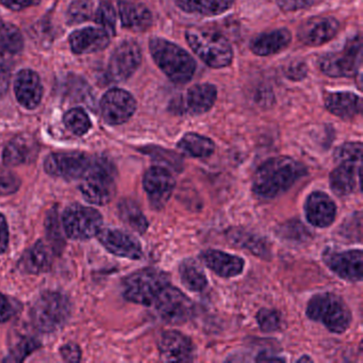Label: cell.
Listing matches in <instances>:
<instances>
[{"mask_svg":"<svg viewBox=\"0 0 363 363\" xmlns=\"http://www.w3.org/2000/svg\"><path fill=\"white\" fill-rule=\"evenodd\" d=\"M306 175L307 169L303 163L289 157H276L257 169L252 177V191L259 199H276Z\"/></svg>","mask_w":363,"mask_h":363,"instance_id":"6da1fadb","label":"cell"},{"mask_svg":"<svg viewBox=\"0 0 363 363\" xmlns=\"http://www.w3.org/2000/svg\"><path fill=\"white\" fill-rule=\"evenodd\" d=\"M150 50L159 69L174 84H186L196 72V61L177 44L162 38H152Z\"/></svg>","mask_w":363,"mask_h":363,"instance_id":"7a4b0ae2","label":"cell"},{"mask_svg":"<svg viewBox=\"0 0 363 363\" xmlns=\"http://www.w3.org/2000/svg\"><path fill=\"white\" fill-rule=\"evenodd\" d=\"M116 165L107 157L91 159L90 165L82 177L79 190L89 203L103 206L113 199L116 190Z\"/></svg>","mask_w":363,"mask_h":363,"instance_id":"3957f363","label":"cell"},{"mask_svg":"<svg viewBox=\"0 0 363 363\" xmlns=\"http://www.w3.org/2000/svg\"><path fill=\"white\" fill-rule=\"evenodd\" d=\"M186 40L191 50L212 69L229 67L233 50L228 40L213 29L191 27L186 30Z\"/></svg>","mask_w":363,"mask_h":363,"instance_id":"277c9868","label":"cell"},{"mask_svg":"<svg viewBox=\"0 0 363 363\" xmlns=\"http://www.w3.org/2000/svg\"><path fill=\"white\" fill-rule=\"evenodd\" d=\"M71 311V301L67 295L46 291L35 299L31 307V323L41 333H54L65 326Z\"/></svg>","mask_w":363,"mask_h":363,"instance_id":"5b68a950","label":"cell"},{"mask_svg":"<svg viewBox=\"0 0 363 363\" xmlns=\"http://www.w3.org/2000/svg\"><path fill=\"white\" fill-rule=\"evenodd\" d=\"M308 318L322 323L333 333H343L352 324V312L345 301L333 293L314 295L306 310Z\"/></svg>","mask_w":363,"mask_h":363,"instance_id":"8992f818","label":"cell"},{"mask_svg":"<svg viewBox=\"0 0 363 363\" xmlns=\"http://www.w3.org/2000/svg\"><path fill=\"white\" fill-rule=\"evenodd\" d=\"M169 284V276L160 269H140L124 280L123 295L131 303L152 306L163 288Z\"/></svg>","mask_w":363,"mask_h":363,"instance_id":"52a82bcc","label":"cell"},{"mask_svg":"<svg viewBox=\"0 0 363 363\" xmlns=\"http://www.w3.org/2000/svg\"><path fill=\"white\" fill-rule=\"evenodd\" d=\"M362 65V39L357 35L346 42L342 50L329 52L320 59L318 67L324 75L331 78H352Z\"/></svg>","mask_w":363,"mask_h":363,"instance_id":"ba28073f","label":"cell"},{"mask_svg":"<svg viewBox=\"0 0 363 363\" xmlns=\"http://www.w3.org/2000/svg\"><path fill=\"white\" fill-rule=\"evenodd\" d=\"M62 226L69 239L84 241L99 235L103 216L93 208L73 203L63 212Z\"/></svg>","mask_w":363,"mask_h":363,"instance_id":"9c48e42d","label":"cell"},{"mask_svg":"<svg viewBox=\"0 0 363 363\" xmlns=\"http://www.w3.org/2000/svg\"><path fill=\"white\" fill-rule=\"evenodd\" d=\"M154 305L159 316L167 324H184L193 315L192 301L169 284L161 291Z\"/></svg>","mask_w":363,"mask_h":363,"instance_id":"30bf717a","label":"cell"},{"mask_svg":"<svg viewBox=\"0 0 363 363\" xmlns=\"http://www.w3.org/2000/svg\"><path fill=\"white\" fill-rule=\"evenodd\" d=\"M142 62V52L135 41H124L114 50L107 75L110 82H123L130 78L139 69Z\"/></svg>","mask_w":363,"mask_h":363,"instance_id":"8fae6325","label":"cell"},{"mask_svg":"<svg viewBox=\"0 0 363 363\" xmlns=\"http://www.w3.org/2000/svg\"><path fill=\"white\" fill-rule=\"evenodd\" d=\"M90 162V157L84 152H56L46 158L44 169L55 177L76 180L84 175Z\"/></svg>","mask_w":363,"mask_h":363,"instance_id":"7c38bea8","label":"cell"},{"mask_svg":"<svg viewBox=\"0 0 363 363\" xmlns=\"http://www.w3.org/2000/svg\"><path fill=\"white\" fill-rule=\"evenodd\" d=\"M101 110L105 122L116 126L130 120L137 110V101L127 91L112 89L104 95Z\"/></svg>","mask_w":363,"mask_h":363,"instance_id":"4fadbf2b","label":"cell"},{"mask_svg":"<svg viewBox=\"0 0 363 363\" xmlns=\"http://www.w3.org/2000/svg\"><path fill=\"white\" fill-rule=\"evenodd\" d=\"M175 186V178L164 167H150L144 175V190L154 209L160 210L167 205L173 195Z\"/></svg>","mask_w":363,"mask_h":363,"instance_id":"5bb4252c","label":"cell"},{"mask_svg":"<svg viewBox=\"0 0 363 363\" xmlns=\"http://www.w3.org/2000/svg\"><path fill=\"white\" fill-rule=\"evenodd\" d=\"M325 264L335 275L347 281H361L363 277V254L361 250L333 252L328 250L323 256Z\"/></svg>","mask_w":363,"mask_h":363,"instance_id":"9a60e30c","label":"cell"},{"mask_svg":"<svg viewBox=\"0 0 363 363\" xmlns=\"http://www.w3.org/2000/svg\"><path fill=\"white\" fill-rule=\"evenodd\" d=\"M218 99V89L210 84H195L186 91L184 99L173 104L175 113L199 116L209 111Z\"/></svg>","mask_w":363,"mask_h":363,"instance_id":"2e32d148","label":"cell"},{"mask_svg":"<svg viewBox=\"0 0 363 363\" xmlns=\"http://www.w3.org/2000/svg\"><path fill=\"white\" fill-rule=\"evenodd\" d=\"M159 352L167 362H192L196 359V347L188 335L179 331H165L159 339Z\"/></svg>","mask_w":363,"mask_h":363,"instance_id":"e0dca14e","label":"cell"},{"mask_svg":"<svg viewBox=\"0 0 363 363\" xmlns=\"http://www.w3.org/2000/svg\"><path fill=\"white\" fill-rule=\"evenodd\" d=\"M339 27L335 18H311L299 26L297 38L303 45L316 48L331 41L337 35Z\"/></svg>","mask_w":363,"mask_h":363,"instance_id":"ac0fdd59","label":"cell"},{"mask_svg":"<svg viewBox=\"0 0 363 363\" xmlns=\"http://www.w3.org/2000/svg\"><path fill=\"white\" fill-rule=\"evenodd\" d=\"M97 237L104 247L116 256L131 260H138L143 256L140 242L120 229H101Z\"/></svg>","mask_w":363,"mask_h":363,"instance_id":"d6986e66","label":"cell"},{"mask_svg":"<svg viewBox=\"0 0 363 363\" xmlns=\"http://www.w3.org/2000/svg\"><path fill=\"white\" fill-rule=\"evenodd\" d=\"M306 218L312 226L326 228L333 225L337 216L335 201L324 192L311 193L306 199Z\"/></svg>","mask_w":363,"mask_h":363,"instance_id":"ffe728a7","label":"cell"},{"mask_svg":"<svg viewBox=\"0 0 363 363\" xmlns=\"http://www.w3.org/2000/svg\"><path fill=\"white\" fill-rule=\"evenodd\" d=\"M337 167L329 176L331 190L337 196L352 194L361 184L362 161H337Z\"/></svg>","mask_w":363,"mask_h":363,"instance_id":"44dd1931","label":"cell"},{"mask_svg":"<svg viewBox=\"0 0 363 363\" xmlns=\"http://www.w3.org/2000/svg\"><path fill=\"white\" fill-rule=\"evenodd\" d=\"M14 91L18 103L26 109H35L41 103L43 86L39 75L31 69H23L18 74Z\"/></svg>","mask_w":363,"mask_h":363,"instance_id":"7402d4cb","label":"cell"},{"mask_svg":"<svg viewBox=\"0 0 363 363\" xmlns=\"http://www.w3.org/2000/svg\"><path fill=\"white\" fill-rule=\"evenodd\" d=\"M201 260L213 273L224 278L239 276L245 267L243 259L222 250H205L201 254Z\"/></svg>","mask_w":363,"mask_h":363,"instance_id":"603a6c76","label":"cell"},{"mask_svg":"<svg viewBox=\"0 0 363 363\" xmlns=\"http://www.w3.org/2000/svg\"><path fill=\"white\" fill-rule=\"evenodd\" d=\"M110 38L105 29L88 27L72 33L69 44L75 54H92L105 50L109 45Z\"/></svg>","mask_w":363,"mask_h":363,"instance_id":"cb8c5ba5","label":"cell"},{"mask_svg":"<svg viewBox=\"0 0 363 363\" xmlns=\"http://www.w3.org/2000/svg\"><path fill=\"white\" fill-rule=\"evenodd\" d=\"M292 41V33L286 28L261 33L250 42V50L257 56L267 57L286 50Z\"/></svg>","mask_w":363,"mask_h":363,"instance_id":"d4e9b609","label":"cell"},{"mask_svg":"<svg viewBox=\"0 0 363 363\" xmlns=\"http://www.w3.org/2000/svg\"><path fill=\"white\" fill-rule=\"evenodd\" d=\"M325 106L333 116L350 120L362 111V99L352 92H331L325 96Z\"/></svg>","mask_w":363,"mask_h":363,"instance_id":"484cf974","label":"cell"},{"mask_svg":"<svg viewBox=\"0 0 363 363\" xmlns=\"http://www.w3.org/2000/svg\"><path fill=\"white\" fill-rule=\"evenodd\" d=\"M123 27L137 33L150 29L152 25V14L143 4L135 1H121L118 5Z\"/></svg>","mask_w":363,"mask_h":363,"instance_id":"4316f807","label":"cell"},{"mask_svg":"<svg viewBox=\"0 0 363 363\" xmlns=\"http://www.w3.org/2000/svg\"><path fill=\"white\" fill-rule=\"evenodd\" d=\"M38 145L35 140L27 135H21L10 142L4 150V163L9 167L30 162L38 155Z\"/></svg>","mask_w":363,"mask_h":363,"instance_id":"83f0119b","label":"cell"},{"mask_svg":"<svg viewBox=\"0 0 363 363\" xmlns=\"http://www.w3.org/2000/svg\"><path fill=\"white\" fill-rule=\"evenodd\" d=\"M52 262V252L45 243L39 241L25 252L18 262V267L24 273L35 275L50 271Z\"/></svg>","mask_w":363,"mask_h":363,"instance_id":"f1b7e54d","label":"cell"},{"mask_svg":"<svg viewBox=\"0 0 363 363\" xmlns=\"http://www.w3.org/2000/svg\"><path fill=\"white\" fill-rule=\"evenodd\" d=\"M227 237L233 245L250 250L252 254L259 258L265 259V260L271 258V250L267 242L263 238L246 229L238 228V227L229 229Z\"/></svg>","mask_w":363,"mask_h":363,"instance_id":"f546056e","label":"cell"},{"mask_svg":"<svg viewBox=\"0 0 363 363\" xmlns=\"http://www.w3.org/2000/svg\"><path fill=\"white\" fill-rule=\"evenodd\" d=\"M235 0H175L182 11L201 16H218L228 11Z\"/></svg>","mask_w":363,"mask_h":363,"instance_id":"4dcf8cb0","label":"cell"},{"mask_svg":"<svg viewBox=\"0 0 363 363\" xmlns=\"http://www.w3.org/2000/svg\"><path fill=\"white\" fill-rule=\"evenodd\" d=\"M179 275L182 284L193 292H201L208 284L207 276L199 261L186 259L179 265Z\"/></svg>","mask_w":363,"mask_h":363,"instance_id":"1f68e13d","label":"cell"},{"mask_svg":"<svg viewBox=\"0 0 363 363\" xmlns=\"http://www.w3.org/2000/svg\"><path fill=\"white\" fill-rule=\"evenodd\" d=\"M178 148L194 158H208L213 154L216 144L209 138L189 133L178 142Z\"/></svg>","mask_w":363,"mask_h":363,"instance_id":"d6a6232c","label":"cell"},{"mask_svg":"<svg viewBox=\"0 0 363 363\" xmlns=\"http://www.w3.org/2000/svg\"><path fill=\"white\" fill-rule=\"evenodd\" d=\"M118 213L123 222L135 233L143 235L148 228V220L138 203L131 199H123L118 203Z\"/></svg>","mask_w":363,"mask_h":363,"instance_id":"836d02e7","label":"cell"},{"mask_svg":"<svg viewBox=\"0 0 363 363\" xmlns=\"http://www.w3.org/2000/svg\"><path fill=\"white\" fill-rule=\"evenodd\" d=\"M24 48L22 33L14 25L0 18V50L8 54H18Z\"/></svg>","mask_w":363,"mask_h":363,"instance_id":"e575fe53","label":"cell"},{"mask_svg":"<svg viewBox=\"0 0 363 363\" xmlns=\"http://www.w3.org/2000/svg\"><path fill=\"white\" fill-rule=\"evenodd\" d=\"M142 152L154 159L155 161L163 163L175 172H182L184 169V160L177 152L171 150H165L160 146L148 145L142 148Z\"/></svg>","mask_w":363,"mask_h":363,"instance_id":"d590c367","label":"cell"},{"mask_svg":"<svg viewBox=\"0 0 363 363\" xmlns=\"http://www.w3.org/2000/svg\"><path fill=\"white\" fill-rule=\"evenodd\" d=\"M65 124L74 135H84L91 128V121L82 108H74L65 116Z\"/></svg>","mask_w":363,"mask_h":363,"instance_id":"8d00e7d4","label":"cell"},{"mask_svg":"<svg viewBox=\"0 0 363 363\" xmlns=\"http://www.w3.org/2000/svg\"><path fill=\"white\" fill-rule=\"evenodd\" d=\"M40 346H41V344L37 340L31 339V337H24V339L18 341L16 346L10 350L9 354H8L7 358L4 359V361L22 362L29 354H33L35 350H38Z\"/></svg>","mask_w":363,"mask_h":363,"instance_id":"74e56055","label":"cell"},{"mask_svg":"<svg viewBox=\"0 0 363 363\" xmlns=\"http://www.w3.org/2000/svg\"><path fill=\"white\" fill-rule=\"evenodd\" d=\"M95 21L105 29L110 35H116V13L114 8L109 4H101L95 13Z\"/></svg>","mask_w":363,"mask_h":363,"instance_id":"f35d334b","label":"cell"},{"mask_svg":"<svg viewBox=\"0 0 363 363\" xmlns=\"http://www.w3.org/2000/svg\"><path fill=\"white\" fill-rule=\"evenodd\" d=\"M257 322L264 333L277 331L281 326V315L273 309H261L257 314Z\"/></svg>","mask_w":363,"mask_h":363,"instance_id":"ab89813d","label":"cell"},{"mask_svg":"<svg viewBox=\"0 0 363 363\" xmlns=\"http://www.w3.org/2000/svg\"><path fill=\"white\" fill-rule=\"evenodd\" d=\"M335 161H362V144L360 142H350L342 144L335 150Z\"/></svg>","mask_w":363,"mask_h":363,"instance_id":"60d3db41","label":"cell"},{"mask_svg":"<svg viewBox=\"0 0 363 363\" xmlns=\"http://www.w3.org/2000/svg\"><path fill=\"white\" fill-rule=\"evenodd\" d=\"M21 182L16 174L6 169H0V196L13 194L20 189Z\"/></svg>","mask_w":363,"mask_h":363,"instance_id":"b9f144b4","label":"cell"},{"mask_svg":"<svg viewBox=\"0 0 363 363\" xmlns=\"http://www.w3.org/2000/svg\"><path fill=\"white\" fill-rule=\"evenodd\" d=\"M20 303L12 297L0 293V324L7 322L18 312Z\"/></svg>","mask_w":363,"mask_h":363,"instance_id":"7bdbcfd3","label":"cell"},{"mask_svg":"<svg viewBox=\"0 0 363 363\" xmlns=\"http://www.w3.org/2000/svg\"><path fill=\"white\" fill-rule=\"evenodd\" d=\"M60 224H59L58 214L56 210H52L48 214L46 220V230L50 241L54 242L55 245L60 248L61 242L63 243L62 235H61Z\"/></svg>","mask_w":363,"mask_h":363,"instance_id":"ee69618b","label":"cell"},{"mask_svg":"<svg viewBox=\"0 0 363 363\" xmlns=\"http://www.w3.org/2000/svg\"><path fill=\"white\" fill-rule=\"evenodd\" d=\"M284 75L292 82H301L305 79L308 74V67L305 61H293L286 65L284 71Z\"/></svg>","mask_w":363,"mask_h":363,"instance_id":"f6af8a7d","label":"cell"},{"mask_svg":"<svg viewBox=\"0 0 363 363\" xmlns=\"http://www.w3.org/2000/svg\"><path fill=\"white\" fill-rule=\"evenodd\" d=\"M278 7L286 12L308 9L314 4V0H276Z\"/></svg>","mask_w":363,"mask_h":363,"instance_id":"bcb514c9","label":"cell"},{"mask_svg":"<svg viewBox=\"0 0 363 363\" xmlns=\"http://www.w3.org/2000/svg\"><path fill=\"white\" fill-rule=\"evenodd\" d=\"M61 356L67 362H79L82 359V350L75 343H67L60 350Z\"/></svg>","mask_w":363,"mask_h":363,"instance_id":"7dc6e473","label":"cell"},{"mask_svg":"<svg viewBox=\"0 0 363 363\" xmlns=\"http://www.w3.org/2000/svg\"><path fill=\"white\" fill-rule=\"evenodd\" d=\"M91 8L88 3H77L72 6L69 16L75 22H82L90 18Z\"/></svg>","mask_w":363,"mask_h":363,"instance_id":"c3c4849f","label":"cell"},{"mask_svg":"<svg viewBox=\"0 0 363 363\" xmlns=\"http://www.w3.org/2000/svg\"><path fill=\"white\" fill-rule=\"evenodd\" d=\"M10 77H11V73H10L9 67L3 59L0 58V95L5 94L9 89Z\"/></svg>","mask_w":363,"mask_h":363,"instance_id":"681fc988","label":"cell"},{"mask_svg":"<svg viewBox=\"0 0 363 363\" xmlns=\"http://www.w3.org/2000/svg\"><path fill=\"white\" fill-rule=\"evenodd\" d=\"M9 244V229H8L7 220L3 214H0V255L7 250Z\"/></svg>","mask_w":363,"mask_h":363,"instance_id":"f907efd6","label":"cell"},{"mask_svg":"<svg viewBox=\"0 0 363 363\" xmlns=\"http://www.w3.org/2000/svg\"><path fill=\"white\" fill-rule=\"evenodd\" d=\"M0 1L5 7L14 10V11L25 9L35 3V0H0Z\"/></svg>","mask_w":363,"mask_h":363,"instance_id":"816d5d0a","label":"cell"},{"mask_svg":"<svg viewBox=\"0 0 363 363\" xmlns=\"http://www.w3.org/2000/svg\"><path fill=\"white\" fill-rule=\"evenodd\" d=\"M298 361H311V359L310 358H308V357H305V358H301V359H298Z\"/></svg>","mask_w":363,"mask_h":363,"instance_id":"f5cc1de1","label":"cell"}]
</instances>
